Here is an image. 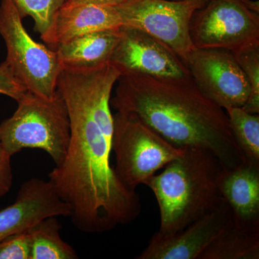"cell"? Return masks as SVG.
<instances>
[{
    "mask_svg": "<svg viewBox=\"0 0 259 259\" xmlns=\"http://www.w3.org/2000/svg\"><path fill=\"white\" fill-rule=\"evenodd\" d=\"M218 186L235 221L259 226V164L245 161L233 169H221Z\"/></svg>",
    "mask_w": 259,
    "mask_h": 259,
    "instance_id": "obj_13",
    "label": "cell"
},
{
    "mask_svg": "<svg viewBox=\"0 0 259 259\" xmlns=\"http://www.w3.org/2000/svg\"><path fill=\"white\" fill-rule=\"evenodd\" d=\"M71 214V207L59 197L49 181L30 179L20 187L14 203L0 210V242L28 231L44 218Z\"/></svg>",
    "mask_w": 259,
    "mask_h": 259,
    "instance_id": "obj_12",
    "label": "cell"
},
{
    "mask_svg": "<svg viewBox=\"0 0 259 259\" xmlns=\"http://www.w3.org/2000/svg\"><path fill=\"white\" fill-rule=\"evenodd\" d=\"M232 134L245 161L259 164V115L245 111L242 107L225 110Z\"/></svg>",
    "mask_w": 259,
    "mask_h": 259,
    "instance_id": "obj_18",
    "label": "cell"
},
{
    "mask_svg": "<svg viewBox=\"0 0 259 259\" xmlns=\"http://www.w3.org/2000/svg\"><path fill=\"white\" fill-rule=\"evenodd\" d=\"M0 35L6 46L5 61L19 81L37 96H55L62 69L57 54L29 35L13 0L0 3Z\"/></svg>",
    "mask_w": 259,
    "mask_h": 259,
    "instance_id": "obj_6",
    "label": "cell"
},
{
    "mask_svg": "<svg viewBox=\"0 0 259 259\" xmlns=\"http://www.w3.org/2000/svg\"><path fill=\"white\" fill-rule=\"evenodd\" d=\"M28 92L15 77L10 66L5 61L0 64V95H5L18 102Z\"/></svg>",
    "mask_w": 259,
    "mask_h": 259,
    "instance_id": "obj_22",
    "label": "cell"
},
{
    "mask_svg": "<svg viewBox=\"0 0 259 259\" xmlns=\"http://www.w3.org/2000/svg\"><path fill=\"white\" fill-rule=\"evenodd\" d=\"M120 28L90 32L58 45L54 50L61 67L90 69L110 62L120 37Z\"/></svg>",
    "mask_w": 259,
    "mask_h": 259,
    "instance_id": "obj_15",
    "label": "cell"
},
{
    "mask_svg": "<svg viewBox=\"0 0 259 259\" xmlns=\"http://www.w3.org/2000/svg\"><path fill=\"white\" fill-rule=\"evenodd\" d=\"M199 0H126L116 6L121 25L139 29L173 51L184 62L195 49L190 35Z\"/></svg>",
    "mask_w": 259,
    "mask_h": 259,
    "instance_id": "obj_8",
    "label": "cell"
},
{
    "mask_svg": "<svg viewBox=\"0 0 259 259\" xmlns=\"http://www.w3.org/2000/svg\"><path fill=\"white\" fill-rule=\"evenodd\" d=\"M0 259H31L28 231L13 235L0 242Z\"/></svg>",
    "mask_w": 259,
    "mask_h": 259,
    "instance_id": "obj_21",
    "label": "cell"
},
{
    "mask_svg": "<svg viewBox=\"0 0 259 259\" xmlns=\"http://www.w3.org/2000/svg\"><path fill=\"white\" fill-rule=\"evenodd\" d=\"M113 125L114 168L119 180L130 190L145 185L158 170L185 152V148L173 146L133 114L117 112Z\"/></svg>",
    "mask_w": 259,
    "mask_h": 259,
    "instance_id": "obj_5",
    "label": "cell"
},
{
    "mask_svg": "<svg viewBox=\"0 0 259 259\" xmlns=\"http://www.w3.org/2000/svg\"><path fill=\"white\" fill-rule=\"evenodd\" d=\"M110 63L120 75L139 74L165 79L191 76L185 63L169 48L143 30L124 25L120 28Z\"/></svg>",
    "mask_w": 259,
    "mask_h": 259,
    "instance_id": "obj_10",
    "label": "cell"
},
{
    "mask_svg": "<svg viewBox=\"0 0 259 259\" xmlns=\"http://www.w3.org/2000/svg\"><path fill=\"white\" fill-rule=\"evenodd\" d=\"M259 226L236 222L233 218L207 247L199 259H258Z\"/></svg>",
    "mask_w": 259,
    "mask_h": 259,
    "instance_id": "obj_16",
    "label": "cell"
},
{
    "mask_svg": "<svg viewBox=\"0 0 259 259\" xmlns=\"http://www.w3.org/2000/svg\"><path fill=\"white\" fill-rule=\"evenodd\" d=\"M190 35L197 49L233 52L259 44V2L209 0L194 13Z\"/></svg>",
    "mask_w": 259,
    "mask_h": 259,
    "instance_id": "obj_7",
    "label": "cell"
},
{
    "mask_svg": "<svg viewBox=\"0 0 259 259\" xmlns=\"http://www.w3.org/2000/svg\"><path fill=\"white\" fill-rule=\"evenodd\" d=\"M57 90L67 107L70 141L64 161L49 174V182L83 233H105L133 222L141 212L139 194L116 175L110 162L112 141L94 120L66 69L59 74Z\"/></svg>",
    "mask_w": 259,
    "mask_h": 259,
    "instance_id": "obj_1",
    "label": "cell"
},
{
    "mask_svg": "<svg viewBox=\"0 0 259 259\" xmlns=\"http://www.w3.org/2000/svg\"><path fill=\"white\" fill-rule=\"evenodd\" d=\"M11 158L0 141V197L8 194L13 185Z\"/></svg>",
    "mask_w": 259,
    "mask_h": 259,
    "instance_id": "obj_23",
    "label": "cell"
},
{
    "mask_svg": "<svg viewBox=\"0 0 259 259\" xmlns=\"http://www.w3.org/2000/svg\"><path fill=\"white\" fill-rule=\"evenodd\" d=\"M110 106L137 116L177 148L207 150L223 169L244 163L226 112L199 91L190 76L178 79L120 75Z\"/></svg>",
    "mask_w": 259,
    "mask_h": 259,
    "instance_id": "obj_2",
    "label": "cell"
},
{
    "mask_svg": "<svg viewBox=\"0 0 259 259\" xmlns=\"http://www.w3.org/2000/svg\"><path fill=\"white\" fill-rule=\"evenodd\" d=\"M121 26L116 7L65 3L56 15L51 49L84 34Z\"/></svg>",
    "mask_w": 259,
    "mask_h": 259,
    "instance_id": "obj_14",
    "label": "cell"
},
{
    "mask_svg": "<svg viewBox=\"0 0 259 259\" xmlns=\"http://www.w3.org/2000/svg\"><path fill=\"white\" fill-rule=\"evenodd\" d=\"M14 114L0 124V141L10 156L25 148L47 152L59 166L70 141L67 107L59 91L50 100L27 92Z\"/></svg>",
    "mask_w": 259,
    "mask_h": 259,
    "instance_id": "obj_4",
    "label": "cell"
},
{
    "mask_svg": "<svg viewBox=\"0 0 259 259\" xmlns=\"http://www.w3.org/2000/svg\"><path fill=\"white\" fill-rule=\"evenodd\" d=\"M250 88V96L242 108L251 114L259 113V44L233 51Z\"/></svg>",
    "mask_w": 259,
    "mask_h": 259,
    "instance_id": "obj_20",
    "label": "cell"
},
{
    "mask_svg": "<svg viewBox=\"0 0 259 259\" xmlns=\"http://www.w3.org/2000/svg\"><path fill=\"white\" fill-rule=\"evenodd\" d=\"M22 18L31 17L34 29L51 47L54 38L56 15L66 0H13Z\"/></svg>",
    "mask_w": 259,
    "mask_h": 259,
    "instance_id": "obj_19",
    "label": "cell"
},
{
    "mask_svg": "<svg viewBox=\"0 0 259 259\" xmlns=\"http://www.w3.org/2000/svg\"><path fill=\"white\" fill-rule=\"evenodd\" d=\"M185 64L199 91L223 110L242 107L248 100L249 83L232 51L195 49Z\"/></svg>",
    "mask_w": 259,
    "mask_h": 259,
    "instance_id": "obj_9",
    "label": "cell"
},
{
    "mask_svg": "<svg viewBox=\"0 0 259 259\" xmlns=\"http://www.w3.org/2000/svg\"><path fill=\"white\" fill-rule=\"evenodd\" d=\"M232 218L233 213L224 200L212 212L174 234L155 233L148 246L137 258L199 259Z\"/></svg>",
    "mask_w": 259,
    "mask_h": 259,
    "instance_id": "obj_11",
    "label": "cell"
},
{
    "mask_svg": "<svg viewBox=\"0 0 259 259\" xmlns=\"http://www.w3.org/2000/svg\"><path fill=\"white\" fill-rule=\"evenodd\" d=\"M57 217L44 218L28 230L31 259H77L76 250L60 235Z\"/></svg>",
    "mask_w": 259,
    "mask_h": 259,
    "instance_id": "obj_17",
    "label": "cell"
},
{
    "mask_svg": "<svg viewBox=\"0 0 259 259\" xmlns=\"http://www.w3.org/2000/svg\"><path fill=\"white\" fill-rule=\"evenodd\" d=\"M126 0H66V4L95 5L101 6H118L125 3Z\"/></svg>",
    "mask_w": 259,
    "mask_h": 259,
    "instance_id": "obj_24",
    "label": "cell"
},
{
    "mask_svg": "<svg viewBox=\"0 0 259 259\" xmlns=\"http://www.w3.org/2000/svg\"><path fill=\"white\" fill-rule=\"evenodd\" d=\"M145 183L159 207L161 234H174L212 212L223 203L218 186L222 169L213 153L199 148H185L181 157Z\"/></svg>",
    "mask_w": 259,
    "mask_h": 259,
    "instance_id": "obj_3",
    "label": "cell"
},
{
    "mask_svg": "<svg viewBox=\"0 0 259 259\" xmlns=\"http://www.w3.org/2000/svg\"><path fill=\"white\" fill-rule=\"evenodd\" d=\"M199 1L203 2V3H207V2L209 1V0H199Z\"/></svg>",
    "mask_w": 259,
    "mask_h": 259,
    "instance_id": "obj_25",
    "label": "cell"
}]
</instances>
